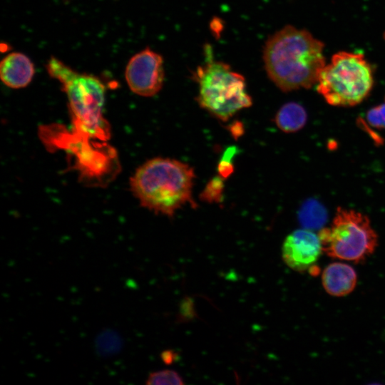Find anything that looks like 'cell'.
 Here are the masks:
<instances>
[{"instance_id":"cell-14","label":"cell","mask_w":385,"mask_h":385,"mask_svg":"<svg viewBox=\"0 0 385 385\" xmlns=\"http://www.w3.org/2000/svg\"><path fill=\"white\" fill-rule=\"evenodd\" d=\"M366 119L371 126L379 129L385 128V103L370 109Z\"/></svg>"},{"instance_id":"cell-6","label":"cell","mask_w":385,"mask_h":385,"mask_svg":"<svg viewBox=\"0 0 385 385\" xmlns=\"http://www.w3.org/2000/svg\"><path fill=\"white\" fill-rule=\"evenodd\" d=\"M46 68L50 76L62 85L79 128L91 135L101 131L106 96L103 82L91 74L76 71L53 56Z\"/></svg>"},{"instance_id":"cell-2","label":"cell","mask_w":385,"mask_h":385,"mask_svg":"<svg viewBox=\"0 0 385 385\" xmlns=\"http://www.w3.org/2000/svg\"><path fill=\"white\" fill-rule=\"evenodd\" d=\"M193 168L168 158H152L141 165L130 180L133 195L140 204L154 212L173 217L187 203L193 205Z\"/></svg>"},{"instance_id":"cell-16","label":"cell","mask_w":385,"mask_h":385,"mask_svg":"<svg viewBox=\"0 0 385 385\" xmlns=\"http://www.w3.org/2000/svg\"><path fill=\"white\" fill-rule=\"evenodd\" d=\"M161 358L165 364H169L175 361L176 358V354L174 353L173 351L168 350L163 351L161 354Z\"/></svg>"},{"instance_id":"cell-8","label":"cell","mask_w":385,"mask_h":385,"mask_svg":"<svg viewBox=\"0 0 385 385\" xmlns=\"http://www.w3.org/2000/svg\"><path fill=\"white\" fill-rule=\"evenodd\" d=\"M322 252L318 234L307 229L297 230L287 235L282 248L284 263L301 273L314 265Z\"/></svg>"},{"instance_id":"cell-13","label":"cell","mask_w":385,"mask_h":385,"mask_svg":"<svg viewBox=\"0 0 385 385\" xmlns=\"http://www.w3.org/2000/svg\"><path fill=\"white\" fill-rule=\"evenodd\" d=\"M223 185L222 178L218 177L213 178L205 186L201 194V198L210 202L220 201L222 197Z\"/></svg>"},{"instance_id":"cell-5","label":"cell","mask_w":385,"mask_h":385,"mask_svg":"<svg viewBox=\"0 0 385 385\" xmlns=\"http://www.w3.org/2000/svg\"><path fill=\"white\" fill-rule=\"evenodd\" d=\"M322 251L339 260L361 263L378 246L379 237L369 218L352 209L338 207L329 227L318 233Z\"/></svg>"},{"instance_id":"cell-4","label":"cell","mask_w":385,"mask_h":385,"mask_svg":"<svg viewBox=\"0 0 385 385\" xmlns=\"http://www.w3.org/2000/svg\"><path fill=\"white\" fill-rule=\"evenodd\" d=\"M373 84V70L364 56L341 51L324 66L316 85L318 93L329 105L353 106L366 98Z\"/></svg>"},{"instance_id":"cell-1","label":"cell","mask_w":385,"mask_h":385,"mask_svg":"<svg viewBox=\"0 0 385 385\" xmlns=\"http://www.w3.org/2000/svg\"><path fill=\"white\" fill-rule=\"evenodd\" d=\"M324 43L309 31L286 26L270 36L263 61L270 80L282 91L309 88L324 67Z\"/></svg>"},{"instance_id":"cell-15","label":"cell","mask_w":385,"mask_h":385,"mask_svg":"<svg viewBox=\"0 0 385 385\" xmlns=\"http://www.w3.org/2000/svg\"><path fill=\"white\" fill-rule=\"evenodd\" d=\"M196 317L193 301L190 297L183 299L180 307L179 319L181 321H189Z\"/></svg>"},{"instance_id":"cell-9","label":"cell","mask_w":385,"mask_h":385,"mask_svg":"<svg viewBox=\"0 0 385 385\" xmlns=\"http://www.w3.org/2000/svg\"><path fill=\"white\" fill-rule=\"evenodd\" d=\"M34 73L33 62L22 53H10L0 63L1 80L11 88L18 89L27 86L32 81Z\"/></svg>"},{"instance_id":"cell-7","label":"cell","mask_w":385,"mask_h":385,"mask_svg":"<svg viewBox=\"0 0 385 385\" xmlns=\"http://www.w3.org/2000/svg\"><path fill=\"white\" fill-rule=\"evenodd\" d=\"M125 78L134 93L143 97L156 95L165 80L163 57L149 48L140 51L128 62Z\"/></svg>"},{"instance_id":"cell-12","label":"cell","mask_w":385,"mask_h":385,"mask_svg":"<svg viewBox=\"0 0 385 385\" xmlns=\"http://www.w3.org/2000/svg\"><path fill=\"white\" fill-rule=\"evenodd\" d=\"M145 384L148 385H183L185 382L177 371L164 369L150 373Z\"/></svg>"},{"instance_id":"cell-3","label":"cell","mask_w":385,"mask_h":385,"mask_svg":"<svg viewBox=\"0 0 385 385\" xmlns=\"http://www.w3.org/2000/svg\"><path fill=\"white\" fill-rule=\"evenodd\" d=\"M206 53V61L192 76L198 84L197 101L213 116L227 121L240 110L250 107L252 100L244 76L228 64L214 61L210 52Z\"/></svg>"},{"instance_id":"cell-11","label":"cell","mask_w":385,"mask_h":385,"mask_svg":"<svg viewBox=\"0 0 385 385\" xmlns=\"http://www.w3.org/2000/svg\"><path fill=\"white\" fill-rule=\"evenodd\" d=\"M307 115L299 103L290 102L283 105L277 111L274 122L283 132L294 133L305 125Z\"/></svg>"},{"instance_id":"cell-10","label":"cell","mask_w":385,"mask_h":385,"mask_svg":"<svg viewBox=\"0 0 385 385\" xmlns=\"http://www.w3.org/2000/svg\"><path fill=\"white\" fill-rule=\"evenodd\" d=\"M324 290L334 297H344L351 293L357 283V274L350 265L335 262L325 267L322 274Z\"/></svg>"}]
</instances>
